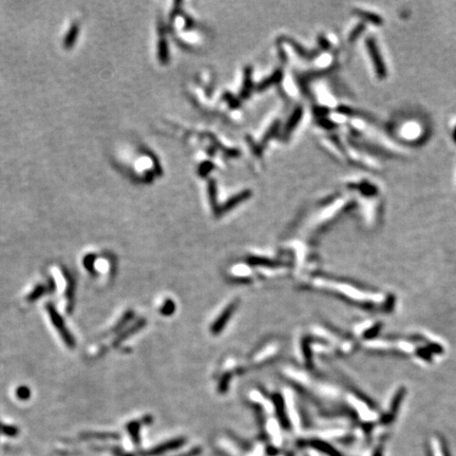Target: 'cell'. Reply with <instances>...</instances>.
Returning <instances> with one entry per match:
<instances>
[{"label": "cell", "mask_w": 456, "mask_h": 456, "mask_svg": "<svg viewBox=\"0 0 456 456\" xmlns=\"http://www.w3.org/2000/svg\"><path fill=\"white\" fill-rule=\"evenodd\" d=\"M392 133L405 144L416 145L424 142L426 136V128L422 120L404 118L394 122Z\"/></svg>", "instance_id": "1"}, {"label": "cell", "mask_w": 456, "mask_h": 456, "mask_svg": "<svg viewBox=\"0 0 456 456\" xmlns=\"http://www.w3.org/2000/svg\"><path fill=\"white\" fill-rule=\"evenodd\" d=\"M365 50L370 62L373 73L378 81H383L388 77V67L381 48L374 35H367L365 39Z\"/></svg>", "instance_id": "2"}, {"label": "cell", "mask_w": 456, "mask_h": 456, "mask_svg": "<svg viewBox=\"0 0 456 456\" xmlns=\"http://www.w3.org/2000/svg\"><path fill=\"white\" fill-rule=\"evenodd\" d=\"M182 444H183V441H182V440H173V441H170V443H167V444H165V445H163V446H160V447L155 448L154 450H151L150 452L147 453V455H149V456L157 455V454L164 453V452L168 451V450H173V449H176V448L180 447Z\"/></svg>", "instance_id": "3"}, {"label": "cell", "mask_w": 456, "mask_h": 456, "mask_svg": "<svg viewBox=\"0 0 456 456\" xmlns=\"http://www.w3.org/2000/svg\"><path fill=\"white\" fill-rule=\"evenodd\" d=\"M78 27L76 25H74L73 27L71 28V30L69 31V34L67 35V37L64 38V41H63V45H64V48H71L72 46L74 45V42L77 38V36H78Z\"/></svg>", "instance_id": "4"}, {"label": "cell", "mask_w": 456, "mask_h": 456, "mask_svg": "<svg viewBox=\"0 0 456 456\" xmlns=\"http://www.w3.org/2000/svg\"><path fill=\"white\" fill-rule=\"evenodd\" d=\"M313 445L315 446V448H317L318 450H320L322 451L323 453L325 454H329L330 456H341L340 455L339 452H337L335 449H333L331 446H329L328 444H325V443H322V441H314Z\"/></svg>", "instance_id": "5"}, {"label": "cell", "mask_w": 456, "mask_h": 456, "mask_svg": "<svg viewBox=\"0 0 456 456\" xmlns=\"http://www.w3.org/2000/svg\"><path fill=\"white\" fill-rule=\"evenodd\" d=\"M402 396H403V390H400L399 392H398L395 397H394V399L392 401V407H391V414L393 415L394 412L398 409V407H399V404L401 402V399H402Z\"/></svg>", "instance_id": "6"}, {"label": "cell", "mask_w": 456, "mask_h": 456, "mask_svg": "<svg viewBox=\"0 0 456 456\" xmlns=\"http://www.w3.org/2000/svg\"><path fill=\"white\" fill-rule=\"evenodd\" d=\"M198 453H199V450H191V451H189L188 453L182 454V455H180V456H195Z\"/></svg>", "instance_id": "7"}]
</instances>
